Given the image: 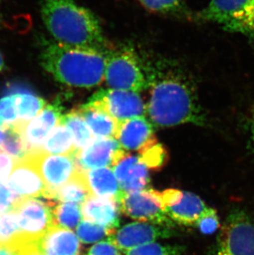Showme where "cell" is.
<instances>
[{"label":"cell","mask_w":254,"mask_h":255,"mask_svg":"<svg viewBox=\"0 0 254 255\" xmlns=\"http://www.w3.org/2000/svg\"><path fill=\"white\" fill-rule=\"evenodd\" d=\"M143 65L150 89L146 113L154 125L206 124L194 83L178 64L158 60Z\"/></svg>","instance_id":"6da1fadb"},{"label":"cell","mask_w":254,"mask_h":255,"mask_svg":"<svg viewBox=\"0 0 254 255\" xmlns=\"http://www.w3.org/2000/svg\"><path fill=\"white\" fill-rule=\"evenodd\" d=\"M41 12L55 41L106 54L110 51L96 16L74 0H41Z\"/></svg>","instance_id":"7a4b0ae2"},{"label":"cell","mask_w":254,"mask_h":255,"mask_svg":"<svg viewBox=\"0 0 254 255\" xmlns=\"http://www.w3.org/2000/svg\"><path fill=\"white\" fill-rule=\"evenodd\" d=\"M107 54L43 39L39 58L44 70L58 82L78 88H94L104 80Z\"/></svg>","instance_id":"3957f363"},{"label":"cell","mask_w":254,"mask_h":255,"mask_svg":"<svg viewBox=\"0 0 254 255\" xmlns=\"http://www.w3.org/2000/svg\"><path fill=\"white\" fill-rule=\"evenodd\" d=\"M197 19L243 34L254 44V0H211Z\"/></svg>","instance_id":"277c9868"},{"label":"cell","mask_w":254,"mask_h":255,"mask_svg":"<svg viewBox=\"0 0 254 255\" xmlns=\"http://www.w3.org/2000/svg\"><path fill=\"white\" fill-rule=\"evenodd\" d=\"M210 255H254V220L247 212L229 213Z\"/></svg>","instance_id":"5b68a950"},{"label":"cell","mask_w":254,"mask_h":255,"mask_svg":"<svg viewBox=\"0 0 254 255\" xmlns=\"http://www.w3.org/2000/svg\"><path fill=\"white\" fill-rule=\"evenodd\" d=\"M104 80L110 89L119 90L138 93L148 87L144 65L135 52L128 48L108 51Z\"/></svg>","instance_id":"8992f818"},{"label":"cell","mask_w":254,"mask_h":255,"mask_svg":"<svg viewBox=\"0 0 254 255\" xmlns=\"http://www.w3.org/2000/svg\"><path fill=\"white\" fill-rule=\"evenodd\" d=\"M52 205L37 198H21L15 207L17 224L24 243L39 241L56 226Z\"/></svg>","instance_id":"52a82bcc"},{"label":"cell","mask_w":254,"mask_h":255,"mask_svg":"<svg viewBox=\"0 0 254 255\" xmlns=\"http://www.w3.org/2000/svg\"><path fill=\"white\" fill-rule=\"evenodd\" d=\"M45 183L47 199H52L55 191L68 183L79 170L74 155H57L41 151L27 154Z\"/></svg>","instance_id":"ba28073f"},{"label":"cell","mask_w":254,"mask_h":255,"mask_svg":"<svg viewBox=\"0 0 254 255\" xmlns=\"http://www.w3.org/2000/svg\"><path fill=\"white\" fill-rule=\"evenodd\" d=\"M121 211L132 219L153 224L170 225L163 212L160 192L143 189L134 193L121 194L118 199Z\"/></svg>","instance_id":"9c48e42d"},{"label":"cell","mask_w":254,"mask_h":255,"mask_svg":"<svg viewBox=\"0 0 254 255\" xmlns=\"http://www.w3.org/2000/svg\"><path fill=\"white\" fill-rule=\"evenodd\" d=\"M108 112L118 123L146 114V106L137 92L101 89L89 99Z\"/></svg>","instance_id":"30bf717a"},{"label":"cell","mask_w":254,"mask_h":255,"mask_svg":"<svg viewBox=\"0 0 254 255\" xmlns=\"http://www.w3.org/2000/svg\"><path fill=\"white\" fill-rule=\"evenodd\" d=\"M62 105L59 99L46 104L35 118L20 127H16L22 135L28 153L38 151L51 130L60 123Z\"/></svg>","instance_id":"8fae6325"},{"label":"cell","mask_w":254,"mask_h":255,"mask_svg":"<svg viewBox=\"0 0 254 255\" xmlns=\"http://www.w3.org/2000/svg\"><path fill=\"white\" fill-rule=\"evenodd\" d=\"M111 167L123 193L143 190L149 183L148 168L139 160V156L131 155L123 149L117 151Z\"/></svg>","instance_id":"7c38bea8"},{"label":"cell","mask_w":254,"mask_h":255,"mask_svg":"<svg viewBox=\"0 0 254 255\" xmlns=\"http://www.w3.org/2000/svg\"><path fill=\"white\" fill-rule=\"evenodd\" d=\"M171 235L172 229L169 224L131 223L115 231L108 240L119 250L127 252L158 239L168 238Z\"/></svg>","instance_id":"4fadbf2b"},{"label":"cell","mask_w":254,"mask_h":255,"mask_svg":"<svg viewBox=\"0 0 254 255\" xmlns=\"http://www.w3.org/2000/svg\"><path fill=\"white\" fill-rule=\"evenodd\" d=\"M7 184L20 198H46L45 183L27 154L17 160Z\"/></svg>","instance_id":"5bb4252c"},{"label":"cell","mask_w":254,"mask_h":255,"mask_svg":"<svg viewBox=\"0 0 254 255\" xmlns=\"http://www.w3.org/2000/svg\"><path fill=\"white\" fill-rule=\"evenodd\" d=\"M119 149L120 144L115 138H95L73 155L79 169L88 171L111 165Z\"/></svg>","instance_id":"9a60e30c"},{"label":"cell","mask_w":254,"mask_h":255,"mask_svg":"<svg viewBox=\"0 0 254 255\" xmlns=\"http://www.w3.org/2000/svg\"><path fill=\"white\" fill-rule=\"evenodd\" d=\"M116 139L124 149L138 151L157 140L153 125L144 116L119 123Z\"/></svg>","instance_id":"2e32d148"},{"label":"cell","mask_w":254,"mask_h":255,"mask_svg":"<svg viewBox=\"0 0 254 255\" xmlns=\"http://www.w3.org/2000/svg\"><path fill=\"white\" fill-rule=\"evenodd\" d=\"M81 211L85 221L95 224L115 229L120 223L121 207L117 199L92 196L82 205Z\"/></svg>","instance_id":"e0dca14e"},{"label":"cell","mask_w":254,"mask_h":255,"mask_svg":"<svg viewBox=\"0 0 254 255\" xmlns=\"http://www.w3.org/2000/svg\"><path fill=\"white\" fill-rule=\"evenodd\" d=\"M76 111L84 118L94 138H115L119 123L95 102L89 101Z\"/></svg>","instance_id":"ac0fdd59"},{"label":"cell","mask_w":254,"mask_h":255,"mask_svg":"<svg viewBox=\"0 0 254 255\" xmlns=\"http://www.w3.org/2000/svg\"><path fill=\"white\" fill-rule=\"evenodd\" d=\"M40 245L46 255H81L80 242L74 231L58 226L49 230Z\"/></svg>","instance_id":"d6986e66"},{"label":"cell","mask_w":254,"mask_h":255,"mask_svg":"<svg viewBox=\"0 0 254 255\" xmlns=\"http://www.w3.org/2000/svg\"><path fill=\"white\" fill-rule=\"evenodd\" d=\"M207 209L208 207L200 197L194 193L183 192L179 202L166 208L164 212L167 217L178 224L196 226Z\"/></svg>","instance_id":"ffe728a7"},{"label":"cell","mask_w":254,"mask_h":255,"mask_svg":"<svg viewBox=\"0 0 254 255\" xmlns=\"http://www.w3.org/2000/svg\"><path fill=\"white\" fill-rule=\"evenodd\" d=\"M84 172L92 196L118 201L123 192L112 169L104 167Z\"/></svg>","instance_id":"44dd1931"},{"label":"cell","mask_w":254,"mask_h":255,"mask_svg":"<svg viewBox=\"0 0 254 255\" xmlns=\"http://www.w3.org/2000/svg\"><path fill=\"white\" fill-rule=\"evenodd\" d=\"M92 197L91 191L85 177V172L79 169L68 183L55 191L52 199L82 206Z\"/></svg>","instance_id":"7402d4cb"},{"label":"cell","mask_w":254,"mask_h":255,"mask_svg":"<svg viewBox=\"0 0 254 255\" xmlns=\"http://www.w3.org/2000/svg\"><path fill=\"white\" fill-rule=\"evenodd\" d=\"M38 151L57 155H73L76 149L70 130L59 123L50 132Z\"/></svg>","instance_id":"603a6c76"},{"label":"cell","mask_w":254,"mask_h":255,"mask_svg":"<svg viewBox=\"0 0 254 255\" xmlns=\"http://www.w3.org/2000/svg\"><path fill=\"white\" fill-rule=\"evenodd\" d=\"M60 123L65 126L71 133L76 151L83 149L95 139L84 118L76 111V109L63 114Z\"/></svg>","instance_id":"cb8c5ba5"},{"label":"cell","mask_w":254,"mask_h":255,"mask_svg":"<svg viewBox=\"0 0 254 255\" xmlns=\"http://www.w3.org/2000/svg\"><path fill=\"white\" fill-rule=\"evenodd\" d=\"M19 125H23L35 118L46 106V102L32 92L14 93Z\"/></svg>","instance_id":"d4e9b609"},{"label":"cell","mask_w":254,"mask_h":255,"mask_svg":"<svg viewBox=\"0 0 254 255\" xmlns=\"http://www.w3.org/2000/svg\"><path fill=\"white\" fill-rule=\"evenodd\" d=\"M52 212L56 226L71 231L77 228L83 217L81 206L70 202L52 205Z\"/></svg>","instance_id":"484cf974"},{"label":"cell","mask_w":254,"mask_h":255,"mask_svg":"<svg viewBox=\"0 0 254 255\" xmlns=\"http://www.w3.org/2000/svg\"><path fill=\"white\" fill-rule=\"evenodd\" d=\"M139 2L149 12L181 18L191 16L183 0H139Z\"/></svg>","instance_id":"4316f807"},{"label":"cell","mask_w":254,"mask_h":255,"mask_svg":"<svg viewBox=\"0 0 254 255\" xmlns=\"http://www.w3.org/2000/svg\"><path fill=\"white\" fill-rule=\"evenodd\" d=\"M22 243L14 211L0 215V246H17Z\"/></svg>","instance_id":"83f0119b"},{"label":"cell","mask_w":254,"mask_h":255,"mask_svg":"<svg viewBox=\"0 0 254 255\" xmlns=\"http://www.w3.org/2000/svg\"><path fill=\"white\" fill-rule=\"evenodd\" d=\"M139 160L152 170H159L168 162V151L163 144L156 141L139 151Z\"/></svg>","instance_id":"f1b7e54d"},{"label":"cell","mask_w":254,"mask_h":255,"mask_svg":"<svg viewBox=\"0 0 254 255\" xmlns=\"http://www.w3.org/2000/svg\"><path fill=\"white\" fill-rule=\"evenodd\" d=\"M115 231L116 229L108 228L85 220L80 222L76 228L77 236L84 244L95 243L106 237L109 239Z\"/></svg>","instance_id":"f546056e"},{"label":"cell","mask_w":254,"mask_h":255,"mask_svg":"<svg viewBox=\"0 0 254 255\" xmlns=\"http://www.w3.org/2000/svg\"><path fill=\"white\" fill-rule=\"evenodd\" d=\"M0 150L17 160L23 159L28 154L23 138L17 128H7L5 140Z\"/></svg>","instance_id":"4dcf8cb0"},{"label":"cell","mask_w":254,"mask_h":255,"mask_svg":"<svg viewBox=\"0 0 254 255\" xmlns=\"http://www.w3.org/2000/svg\"><path fill=\"white\" fill-rule=\"evenodd\" d=\"M0 125L5 128L19 125L14 93H10L0 99Z\"/></svg>","instance_id":"1f68e13d"},{"label":"cell","mask_w":254,"mask_h":255,"mask_svg":"<svg viewBox=\"0 0 254 255\" xmlns=\"http://www.w3.org/2000/svg\"><path fill=\"white\" fill-rule=\"evenodd\" d=\"M126 255H180V249L157 243H149L131 249Z\"/></svg>","instance_id":"d6a6232c"},{"label":"cell","mask_w":254,"mask_h":255,"mask_svg":"<svg viewBox=\"0 0 254 255\" xmlns=\"http://www.w3.org/2000/svg\"><path fill=\"white\" fill-rule=\"evenodd\" d=\"M196 226L198 227L200 231L205 235H211L216 232L221 227L218 215L215 210L210 207H208L206 212L200 217Z\"/></svg>","instance_id":"836d02e7"},{"label":"cell","mask_w":254,"mask_h":255,"mask_svg":"<svg viewBox=\"0 0 254 255\" xmlns=\"http://www.w3.org/2000/svg\"><path fill=\"white\" fill-rule=\"evenodd\" d=\"M21 198L13 193L7 183H0V215L13 212Z\"/></svg>","instance_id":"e575fe53"},{"label":"cell","mask_w":254,"mask_h":255,"mask_svg":"<svg viewBox=\"0 0 254 255\" xmlns=\"http://www.w3.org/2000/svg\"><path fill=\"white\" fill-rule=\"evenodd\" d=\"M17 161V159L0 150V183H7Z\"/></svg>","instance_id":"d590c367"},{"label":"cell","mask_w":254,"mask_h":255,"mask_svg":"<svg viewBox=\"0 0 254 255\" xmlns=\"http://www.w3.org/2000/svg\"><path fill=\"white\" fill-rule=\"evenodd\" d=\"M119 251L120 250L108 240L92 246L86 255H122Z\"/></svg>","instance_id":"8d00e7d4"},{"label":"cell","mask_w":254,"mask_h":255,"mask_svg":"<svg viewBox=\"0 0 254 255\" xmlns=\"http://www.w3.org/2000/svg\"><path fill=\"white\" fill-rule=\"evenodd\" d=\"M161 201L163 205V212L165 211L166 208L176 204L177 202H179L180 199L182 198L183 195V192L178 190V189H167L160 193Z\"/></svg>","instance_id":"74e56055"},{"label":"cell","mask_w":254,"mask_h":255,"mask_svg":"<svg viewBox=\"0 0 254 255\" xmlns=\"http://www.w3.org/2000/svg\"><path fill=\"white\" fill-rule=\"evenodd\" d=\"M0 255H19L17 246H0Z\"/></svg>","instance_id":"f35d334b"},{"label":"cell","mask_w":254,"mask_h":255,"mask_svg":"<svg viewBox=\"0 0 254 255\" xmlns=\"http://www.w3.org/2000/svg\"><path fill=\"white\" fill-rule=\"evenodd\" d=\"M248 129L250 132V140L252 143L253 149L254 150V110L251 113L249 121H248Z\"/></svg>","instance_id":"ab89813d"},{"label":"cell","mask_w":254,"mask_h":255,"mask_svg":"<svg viewBox=\"0 0 254 255\" xmlns=\"http://www.w3.org/2000/svg\"><path fill=\"white\" fill-rule=\"evenodd\" d=\"M7 128H3L0 125V148L2 146V143L4 141L6 132H7Z\"/></svg>","instance_id":"60d3db41"},{"label":"cell","mask_w":254,"mask_h":255,"mask_svg":"<svg viewBox=\"0 0 254 255\" xmlns=\"http://www.w3.org/2000/svg\"><path fill=\"white\" fill-rule=\"evenodd\" d=\"M5 67L4 60H3V58H2V55L0 53V72L3 70Z\"/></svg>","instance_id":"b9f144b4"}]
</instances>
